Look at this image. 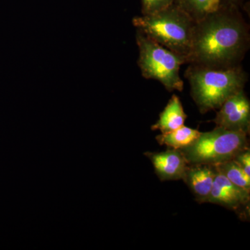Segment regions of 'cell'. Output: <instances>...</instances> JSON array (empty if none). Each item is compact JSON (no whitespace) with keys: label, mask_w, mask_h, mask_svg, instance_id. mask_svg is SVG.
I'll use <instances>...</instances> for the list:
<instances>
[{"label":"cell","mask_w":250,"mask_h":250,"mask_svg":"<svg viewBox=\"0 0 250 250\" xmlns=\"http://www.w3.org/2000/svg\"><path fill=\"white\" fill-rule=\"evenodd\" d=\"M249 46V27L238 6H225L195 22L187 63L215 69L238 66Z\"/></svg>","instance_id":"obj_1"},{"label":"cell","mask_w":250,"mask_h":250,"mask_svg":"<svg viewBox=\"0 0 250 250\" xmlns=\"http://www.w3.org/2000/svg\"><path fill=\"white\" fill-rule=\"evenodd\" d=\"M191 96L200 113L219 109L230 97L243 90L248 75L241 65L225 69L191 64L185 72Z\"/></svg>","instance_id":"obj_2"},{"label":"cell","mask_w":250,"mask_h":250,"mask_svg":"<svg viewBox=\"0 0 250 250\" xmlns=\"http://www.w3.org/2000/svg\"><path fill=\"white\" fill-rule=\"evenodd\" d=\"M133 24L148 37L183 57L187 63L195 22L173 4L152 14L133 18Z\"/></svg>","instance_id":"obj_3"},{"label":"cell","mask_w":250,"mask_h":250,"mask_svg":"<svg viewBox=\"0 0 250 250\" xmlns=\"http://www.w3.org/2000/svg\"><path fill=\"white\" fill-rule=\"evenodd\" d=\"M136 42L139 49L138 65L142 75L147 80L161 82L169 92L184 89V82L179 75L181 65L185 59L158 43L137 30Z\"/></svg>","instance_id":"obj_4"},{"label":"cell","mask_w":250,"mask_h":250,"mask_svg":"<svg viewBox=\"0 0 250 250\" xmlns=\"http://www.w3.org/2000/svg\"><path fill=\"white\" fill-rule=\"evenodd\" d=\"M248 135L215 126L208 132H200L190 146L180 149L188 164L218 165L231 160L249 147Z\"/></svg>","instance_id":"obj_5"},{"label":"cell","mask_w":250,"mask_h":250,"mask_svg":"<svg viewBox=\"0 0 250 250\" xmlns=\"http://www.w3.org/2000/svg\"><path fill=\"white\" fill-rule=\"evenodd\" d=\"M216 167V166H215ZM216 174L207 203L221 205L241 215H249L250 192L237 187L216 167Z\"/></svg>","instance_id":"obj_6"},{"label":"cell","mask_w":250,"mask_h":250,"mask_svg":"<svg viewBox=\"0 0 250 250\" xmlns=\"http://www.w3.org/2000/svg\"><path fill=\"white\" fill-rule=\"evenodd\" d=\"M213 122L218 127L250 134V103L243 90L222 104Z\"/></svg>","instance_id":"obj_7"},{"label":"cell","mask_w":250,"mask_h":250,"mask_svg":"<svg viewBox=\"0 0 250 250\" xmlns=\"http://www.w3.org/2000/svg\"><path fill=\"white\" fill-rule=\"evenodd\" d=\"M144 154L152 162L155 173L161 181L182 179L189 164L180 149L167 148L165 152H147Z\"/></svg>","instance_id":"obj_8"},{"label":"cell","mask_w":250,"mask_h":250,"mask_svg":"<svg viewBox=\"0 0 250 250\" xmlns=\"http://www.w3.org/2000/svg\"><path fill=\"white\" fill-rule=\"evenodd\" d=\"M216 167L210 164H189L182 180L190 189L198 203H207L209 198Z\"/></svg>","instance_id":"obj_9"},{"label":"cell","mask_w":250,"mask_h":250,"mask_svg":"<svg viewBox=\"0 0 250 250\" xmlns=\"http://www.w3.org/2000/svg\"><path fill=\"white\" fill-rule=\"evenodd\" d=\"M187 118V115L184 111L180 99L177 95H173L151 129L152 131L159 130L161 134L170 132L184 126Z\"/></svg>","instance_id":"obj_10"},{"label":"cell","mask_w":250,"mask_h":250,"mask_svg":"<svg viewBox=\"0 0 250 250\" xmlns=\"http://www.w3.org/2000/svg\"><path fill=\"white\" fill-rule=\"evenodd\" d=\"M174 4L195 22L226 6L223 0H174Z\"/></svg>","instance_id":"obj_11"},{"label":"cell","mask_w":250,"mask_h":250,"mask_svg":"<svg viewBox=\"0 0 250 250\" xmlns=\"http://www.w3.org/2000/svg\"><path fill=\"white\" fill-rule=\"evenodd\" d=\"M200 134L198 130L184 125L174 131L158 135L156 140L161 146H167L170 149H182L193 143Z\"/></svg>","instance_id":"obj_12"},{"label":"cell","mask_w":250,"mask_h":250,"mask_svg":"<svg viewBox=\"0 0 250 250\" xmlns=\"http://www.w3.org/2000/svg\"><path fill=\"white\" fill-rule=\"evenodd\" d=\"M215 166L231 183L250 192V177L245 173L244 171L242 170L240 166L233 159L225 161Z\"/></svg>","instance_id":"obj_13"},{"label":"cell","mask_w":250,"mask_h":250,"mask_svg":"<svg viewBox=\"0 0 250 250\" xmlns=\"http://www.w3.org/2000/svg\"><path fill=\"white\" fill-rule=\"evenodd\" d=\"M142 15L152 14L174 4V0H141Z\"/></svg>","instance_id":"obj_14"},{"label":"cell","mask_w":250,"mask_h":250,"mask_svg":"<svg viewBox=\"0 0 250 250\" xmlns=\"http://www.w3.org/2000/svg\"><path fill=\"white\" fill-rule=\"evenodd\" d=\"M233 160L240 166L245 173L250 177V149L247 148L235 156Z\"/></svg>","instance_id":"obj_15"},{"label":"cell","mask_w":250,"mask_h":250,"mask_svg":"<svg viewBox=\"0 0 250 250\" xmlns=\"http://www.w3.org/2000/svg\"><path fill=\"white\" fill-rule=\"evenodd\" d=\"M224 3L226 6H229V5H231V6H238V4H239L241 0H223Z\"/></svg>","instance_id":"obj_16"}]
</instances>
